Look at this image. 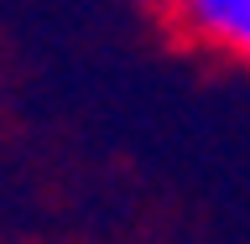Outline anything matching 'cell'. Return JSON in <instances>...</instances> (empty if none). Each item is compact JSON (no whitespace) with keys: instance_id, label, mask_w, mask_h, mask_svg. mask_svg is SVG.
Segmentation results:
<instances>
[{"instance_id":"cell-1","label":"cell","mask_w":250,"mask_h":244,"mask_svg":"<svg viewBox=\"0 0 250 244\" xmlns=\"http://www.w3.org/2000/svg\"><path fill=\"white\" fill-rule=\"evenodd\" d=\"M172 26L198 52L250 68V0H183L172 11Z\"/></svg>"},{"instance_id":"cell-2","label":"cell","mask_w":250,"mask_h":244,"mask_svg":"<svg viewBox=\"0 0 250 244\" xmlns=\"http://www.w3.org/2000/svg\"><path fill=\"white\" fill-rule=\"evenodd\" d=\"M136 5H141V11H156V16H172L183 0H136Z\"/></svg>"}]
</instances>
